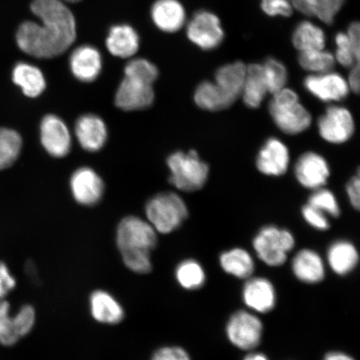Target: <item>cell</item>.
Returning a JSON list of instances; mask_svg holds the SVG:
<instances>
[{"mask_svg":"<svg viewBox=\"0 0 360 360\" xmlns=\"http://www.w3.org/2000/svg\"><path fill=\"white\" fill-rule=\"evenodd\" d=\"M30 10L40 22H22L16 43L30 56L51 58L64 53L76 39L73 13L61 0H33Z\"/></svg>","mask_w":360,"mask_h":360,"instance_id":"obj_1","label":"cell"},{"mask_svg":"<svg viewBox=\"0 0 360 360\" xmlns=\"http://www.w3.org/2000/svg\"><path fill=\"white\" fill-rule=\"evenodd\" d=\"M269 110L274 124L287 134L303 133L312 122L311 115L300 103L298 94L290 89L283 88L274 94Z\"/></svg>","mask_w":360,"mask_h":360,"instance_id":"obj_2","label":"cell"},{"mask_svg":"<svg viewBox=\"0 0 360 360\" xmlns=\"http://www.w3.org/2000/svg\"><path fill=\"white\" fill-rule=\"evenodd\" d=\"M148 222L157 233L167 235L180 227L188 217V208L182 198L172 192L161 193L147 202Z\"/></svg>","mask_w":360,"mask_h":360,"instance_id":"obj_3","label":"cell"},{"mask_svg":"<svg viewBox=\"0 0 360 360\" xmlns=\"http://www.w3.org/2000/svg\"><path fill=\"white\" fill-rule=\"evenodd\" d=\"M169 181L178 190L193 192L204 187L209 177L208 165L200 160L195 150L175 152L168 158Z\"/></svg>","mask_w":360,"mask_h":360,"instance_id":"obj_4","label":"cell"},{"mask_svg":"<svg viewBox=\"0 0 360 360\" xmlns=\"http://www.w3.org/2000/svg\"><path fill=\"white\" fill-rule=\"evenodd\" d=\"M295 245V237L289 231L274 225L261 229L253 241L256 255L264 264L272 267L285 264L288 253Z\"/></svg>","mask_w":360,"mask_h":360,"instance_id":"obj_5","label":"cell"},{"mask_svg":"<svg viewBox=\"0 0 360 360\" xmlns=\"http://www.w3.org/2000/svg\"><path fill=\"white\" fill-rule=\"evenodd\" d=\"M157 232L152 225L136 216L121 220L117 228L116 244L121 252L147 251L155 249Z\"/></svg>","mask_w":360,"mask_h":360,"instance_id":"obj_6","label":"cell"},{"mask_svg":"<svg viewBox=\"0 0 360 360\" xmlns=\"http://www.w3.org/2000/svg\"><path fill=\"white\" fill-rule=\"evenodd\" d=\"M263 328L262 322L255 314L240 310L229 318L226 335L236 347L242 350H252L260 344Z\"/></svg>","mask_w":360,"mask_h":360,"instance_id":"obj_7","label":"cell"},{"mask_svg":"<svg viewBox=\"0 0 360 360\" xmlns=\"http://www.w3.org/2000/svg\"><path fill=\"white\" fill-rule=\"evenodd\" d=\"M11 305L0 300V345L12 346L30 334L35 323V311L31 305H25L15 317L11 316Z\"/></svg>","mask_w":360,"mask_h":360,"instance_id":"obj_8","label":"cell"},{"mask_svg":"<svg viewBox=\"0 0 360 360\" xmlns=\"http://www.w3.org/2000/svg\"><path fill=\"white\" fill-rule=\"evenodd\" d=\"M187 35L198 47L211 51L222 43L224 34L219 19L214 13L200 11L188 22Z\"/></svg>","mask_w":360,"mask_h":360,"instance_id":"obj_9","label":"cell"},{"mask_svg":"<svg viewBox=\"0 0 360 360\" xmlns=\"http://www.w3.org/2000/svg\"><path fill=\"white\" fill-rule=\"evenodd\" d=\"M319 133L326 141L343 143L352 137L354 121L346 108L330 106L318 121Z\"/></svg>","mask_w":360,"mask_h":360,"instance_id":"obj_10","label":"cell"},{"mask_svg":"<svg viewBox=\"0 0 360 360\" xmlns=\"http://www.w3.org/2000/svg\"><path fill=\"white\" fill-rule=\"evenodd\" d=\"M304 85L308 92L323 102L344 100L350 89L343 76L330 71L308 76L304 81Z\"/></svg>","mask_w":360,"mask_h":360,"instance_id":"obj_11","label":"cell"},{"mask_svg":"<svg viewBox=\"0 0 360 360\" xmlns=\"http://www.w3.org/2000/svg\"><path fill=\"white\" fill-rule=\"evenodd\" d=\"M154 101L155 91L151 84L126 77L115 96L116 106L125 111L146 110Z\"/></svg>","mask_w":360,"mask_h":360,"instance_id":"obj_12","label":"cell"},{"mask_svg":"<svg viewBox=\"0 0 360 360\" xmlns=\"http://www.w3.org/2000/svg\"><path fill=\"white\" fill-rule=\"evenodd\" d=\"M295 172L301 186L315 191L325 186L330 170L325 158L317 153L307 152L297 161Z\"/></svg>","mask_w":360,"mask_h":360,"instance_id":"obj_13","label":"cell"},{"mask_svg":"<svg viewBox=\"0 0 360 360\" xmlns=\"http://www.w3.org/2000/svg\"><path fill=\"white\" fill-rule=\"evenodd\" d=\"M40 137L49 155L61 158L69 154L71 148L70 130L58 117L53 115L44 117L40 126Z\"/></svg>","mask_w":360,"mask_h":360,"instance_id":"obj_14","label":"cell"},{"mask_svg":"<svg viewBox=\"0 0 360 360\" xmlns=\"http://www.w3.org/2000/svg\"><path fill=\"white\" fill-rule=\"evenodd\" d=\"M75 200L84 206H93L101 201L105 186L100 175L89 167L75 171L70 179Z\"/></svg>","mask_w":360,"mask_h":360,"instance_id":"obj_15","label":"cell"},{"mask_svg":"<svg viewBox=\"0 0 360 360\" xmlns=\"http://www.w3.org/2000/svg\"><path fill=\"white\" fill-rule=\"evenodd\" d=\"M290 152L280 139H269L261 148L256 165L261 173L268 176H281L289 167Z\"/></svg>","mask_w":360,"mask_h":360,"instance_id":"obj_16","label":"cell"},{"mask_svg":"<svg viewBox=\"0 0 360 360\" xmlns=\"http://www.w3.org/2000/svg\"><path fill=\"white\" fill-rule=\"evenodd\" d=\"M243 300L248 307L261 314L269 313L276 304V292L267 278H249L243 289Z\"/></svg>","mask_w":360,"mask_h":360,"instance_id":"obj_17","label":"cell"},{"mask_svg":"<svg viewBox=\"0 0 360 360\" xmlns=\"http://www.w3.org/2000/svg\"><path fill=\"white\" fill-rule=\"evenodd\" d=\"M75 135L85 150L96 152L105 146L108 137L107 127L100 117L85 115L76 122Z\"/></svg>","mask_w":360,"mask_h":360,"instance_id":"obj_18","label":"cell"},{"mask_svg":"<svg viewBox=\"0 0 360 360\" xmlns=\"http://www.w3.org/2000/svg\"><path fill=\"white\" fill-rule=\"evenodd\" d=\"M72 74L82 82H92L101 75L102 58L96 48L84 45L72 53L70 60Z\"/></svg>","mask_w":360,"mask_h":360,"instance_id":"obj_19","label":"cell"},{"mask_svg":"<svg viewBox=\"0 0 360 360\" xmlns=\"http://www.w3.org/2000/svg\"><path fill=\"white\" fill-rule=\"evenodd\" d=\"M89 309L94 321L103 325H117L124 319L123 306L105 290L92 292L89 298Z\"/></svg>","mask_w":360,"mask_h":360,"instance_id":"obj_20","label":"cell"},{"mask_svg":"<svg viewBox=\"0 0 360 360\" xmlns=\"http://www.w3.org/2000/svg\"><path fill=\"white\" fill-rule=\"evenodd\" d=\"M292 270L301 282L317 283L326 276L323 261L317 252L304 249L298 252L292 261Z\"/></svg>","mask_w":360,"mask_h":360,"instance_id":"obj_21","label":"cell"},{"mask_svg":"<svg viewBox=\"0 0 360 360\" xmlns=\"http://www.w3.org/2000/svg\"><path fill=\"white\" fill-rule=\"evenodd\" d=\"M151 15L155 25L164 32H177L186 22V11L178 0H158Z\"/></svg>","mask_w":360,"mask_h":360,"instance_id":"obj_22","label":"cell"},{"mask_svg":"<svg viewBox=\"0 0 360 360\" xmlns=\"http://www.w3.org/2000/svg\"><path fill=\"white\" fill-rule=\"evenodd\" d=\"M108 49L112 56L130 58L137 53L139 38L132 27L120 25L112 27L106 40Z\"/></svg>","mask_w":360,"mask_h":360,"instance_id":"obj_23","label":"cell"},{"mask_svg":"<svg viewBox=\"0 0 360 360\" xmlns=\"http://www.w3.org/2000/svg\"><path fill=\"white\" fill-rule=\"evenodd\" d=\"M327 259L333 271L341 276H346L356 268L359 253L352 243L338 240L328 248Z\"/></svg>","mask_w":360,"mask_h":360,"instance_id":"obj_24","label":"cell"},{"mask_svg":"<svg viewBox=\"0 0 360 360\" xmlns=\"http://www.w3.org/2000/svg\"><path fill=\"white\" fill-rule=\"evenodd\" d=\"M247 66L237 61L220 67L215 74V84L229 97L236 101L244 86Z\"/></svg>","mask_w":360,"mask_h":360,"instance_id":"obj_25","label":"cell"},{"mask_svg":"<svg viewBox=\"0 0 360 360\" xmlns=\"http://www.w3.org/2000/svg\"><path fill=\"white\" fill-rule=\"evenodd\" d=\"M12 76L13 83L22 89L26 96L38 97L46 88L41 70L28 63L21 62L16 65L13 68Z\"/></svg>","mask_w":360,"mask_h":360,"instance_id":"obj_26","label":"cell"},{"mask_svg":"<svg viewBox=\"0 0 360 360\" xmlns=\"http://www.w3.org/2000/svg\"><path fill=\"white\" fill-rule=\"evenodd\" d=\"M267 93L262 65L253 64L248 66L241 93L245 105L256 109L262 103Z\"/></svg>","mask_w":360,"mask_h":360,"instance_id":"obj_27","label":"cell"},{"mask_svg":"<svg viewBox=\"0 0 360 360\" xmlns=\"http://www.w3.org/2000/svg\"><path fill=\"white\" fill-rule=\"evenodd\" d=\"M219 263L225 273L238 278H249L255 271V261L249 252L235 248L220 255Z\"/></svg>","mask_w":360,"mask_h":360,"instance_id":"obj_28","label":"cell"},{"mask_svg":"<svg viewBox=\"0 0 360 360\" xmlns=\"http://www.w3.org/2000/svg\"><path fill=\"white\" fill-rule=\"evenodd\" d=\"M292 7L307 16H315L327 25L332 24L345 0H290Z\"/></svg>","mask_w":360,"mask_h":360,"instance_id":"obj_29","label":"cell"},{"mask_svg":"<svg viewBox=\"0 0 360 360\" xmlns=\"http://www.w3.org/2000/svg\"><path fill=\"white\" fill-rule=\"evenodd\" d=\"M195 101L201 109L208 111L227 109L236 102L217 84L210 81H205L198 86L195 93Z\"/></svg>","mask_w":360,"mask_h":360,"instance_id":"obj_30","label":"cell"},{"mask_svg":"<svg viewBox=\"0 0 360 360\" xmlns=\"http://www.w3.org/2000/svg\"><path fill=\"white\" fill-rule=\"evenodd\" d=\"M292 41L300 52L325 49L326 34L313 22L304 21L296 26Z\"/></svg>","mask_w":360,"mask_h":360,"instance_id":"obj_31","label":"cell"},{"mask_svg":"<svg viewBox=\"0 0 360 360\" xmlns=\"http://www.w3.org/2000/svg\"><path fill=\"white\" fill-rule=\"evenodd\" d=\"M175 278L184 290H195L205 285L206 274L202 265L195 259H186L175 269Z\"/></svg>","mask_w":360,"mask_h":360,"instance_id":"obj_32","label":"cell"},{"mask_svg":"<svg viewBox=\"0 0 360 360\" xmlns=\"http://www.w3.org/2000/svg\"><path fill=\"white\" fill-rule=\"evenodd\" d=\"M22 148L20 135L11 129H0V170L11 167Z\"/></svg>","mask_w":360,"mask_h":360,"instance_id":"obj_33","label":"cell"},{"mask_svg":"<svg viewBox=\"0 0 360 360\" xmlns=\"http://www.w3.org/2000/svg\"><path fill=\"white\" fill-rule=\"evenodd\" d=\"M298 60L304 70L319 75L330 72L335 65V58L330 52L316 49L300 52Z\"/></svg>","mask_w":360,"mask_h":360,"instance_id":"obj_34","label":"cell"},{"mask_svg":"<svg viewBox=\"0 0 360 360\" xmlns=\"http://www.w3.org/2000/svg\"><path fill=\"white\" fill-rule=\"evenodd\" d=\"M262 67L268 92L274 94L285 88L288 72L281 61L276 58H268Z\"/></svg>","mask_w":360,"mask_h":360,"instance_id":"obj_35","label":"cell"},{"mask_svg":"<svg viewBox=\"0 0 360 360\" xmlns=\"http://www.w3.org/2000/svg\"><path fill=\"white\" fill-rule=\"evenodd\" d=\"M159 71L156 66L143 58H135L129 62L124 69V77L151 85L157 79Z\"/></svg>","mask_w":360,"mask_h":360,"instance_id":"obj_36","label":"cell"},{"mask_svg":"<svg viewBox=\"0 0 360 360\" xmlns=\"http://www.w3.org/2000/svg\"><path fill=\"white\" fill-rule=\"evenodd\" d=\"M309 205L321 210L323 214L338 217L340 214L339 202L331 191L325 188H318L309 199Z\"/></svg>","mask_w":360,"mask_h":360,"instance_id":"obj_37","label":"cell"},{"mask_svg":"<svg viewBox=\"0 0 360 360\" xmlns=\"http://www.w3.org/2000/svg\"><path fill=\"white\" fill-rule=\"evenodd\" d=\"M121 257L126 266L132 272L139 274L150 273L153 269L150 252L125 251L121 252Z\"/></svg>","mask_w":360,"mask_h":360,"instance_id":"obj_38","label":"cell"},{"mask_svg":"<svg viewBox=\"0 0 360 360\" xmlns=\"http://www.w3.org/2000/svg\"><path fill=\"white\" fill-rule=\"evenodd\" d=\"M335 60L345 67H352L359 64V56L354 51L347 34L339 33L335 37Z\"/></svg>","mask_w":360,"mask_h":360,"instance_id":"obj_39","label":"cell"},{"mask_svg":"<svg viewBox=\"0 0 360 360\" xmlns=\"http://www.w3.org/2000/svg\"><path fill=\"white\" fill-rule=\"evenodd\" d=\"M302 215L305 221L318 231H325L330 229L326 214L309 204L303 207Z\"/></svg>","mask_w":360,"mask_h":360,"instance_id":"obj_40","label":"cell"},{"mask_svg":"<svg viewBox=\"0 0 360 360\" xmlns=\"http://www.w3.org/2000/svg\"><path fill=\"white\" fill-rule=\"evenodd\" d=\"M261 7L270 16H290L292 11L290 0H261Z\"/></svg>","mask_w":360,"mask_h":360,"instance_id":"obj_41","label":"cell"},{"mask_svg":"<svg viewBox=\"0 0 360 360\" xmlns=\"http://www.w3.org/2000/svg\"><path fill=\"white\" fill-rule=\"evenodd\" d=\"M151 360H191L186 349L179 346H165L158 349Z\"/></svg>","mask_w":360,"mask_h":360,"instance_id":"obj_42","label":"cell"},{"mask_svg":"<svg viewBox=\"0 0 360 360\" xmlns=\"http://www.w3.org/2000/svg\"><path fill=\"white\" fill-rule=\"evenodd\" d=\"M15 278L12 276L7 265L0 262V300H2L8 292L15 289Z\"/></svg>","mask_w":360,"mask_h":360,"instance_id":"obj_43","label":"cell"},{"mask_svg":"<svg viewBox=\"0 0 360 360\" xmlns=\"http://www.w3.org/2000/svg\"><path fill=\"white\" fill-rule=\"evenodd\" d=\"M359 188L360 180L358 174L356 176L349 180L347 184V188H346V190H347L350 204L356 210L359 209L360 205Z\"/></svg>","mask_w":360,"mask_h":360,"instance_id":"obj_44","label":"cell"},{"mask_svg":"<svg viewBox=\"0 0 360 360\" xmlns=\"http://www.w3.org/2000/svg\"><path fill=\"white\" fill-rule=\"evenodd\" d=\"M347 35L349 39V41L353 45L354 51L356 52L358 56H359L360 45H359V22H353V24L349 27Z\"/></svg>","mask_w":360,"mask_h":360,"instance_id":"obj_45","label":"cell"},{"mask_svg":"<svg viewBox=\"0 0 360 360\" xmlns=\"http://www.w3.org/2000/svg\"><path fill=\"white\" fill-rule=\"evenodd\" d=\"M352 70L350 71L349 77L348 84L350 89H352L354 92L359 93V65L355 64L352 67Z\"/></svg>","mask_w":360,"mask_h":360,"instance_id":"obj_46","label":"cell"},{"mask_svg":"<svg viewBox=\"0 0 360 360\" xmlns=\"http://www.w3.org/2000/svg\"><path fill=\"white\" fill-rule=\"evenodd\" d=\"M323 360H355L354 358L349 356V354L342 352H334L328 353Z\"/></svg>","mask_w":360,"mask_h":360,"instance_id":"obj_47","label":"cell"},{"mask_svg":"<svg viewBox=\"0 0 360 360\" xmlns=\"http://www.w3.org/2000/svg\"><path fill=\"white\" fill-rule=\"evenodd\" d=\"M244 360H269V359L261 353H251L246 355Z\"/></svg>","mask_w":360,"mask_h":360,"instance_id":"obj_48","label":"cell"},{"mask_svg":"<svg viewBox=\"0 0 360 360\" xmlns=\"http://www.w3.org/2000/svg\"><path fill=\"white\" fill-rule=\"evenodd\" d=\"M65 1L70 2V3H76V2L81 1V0H65Z\"/></svg>","mask_w":360,"mask_h":360,"instance_id":"obj_49","label":"cell"}]
</instances>
